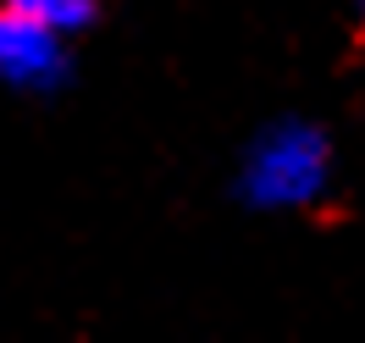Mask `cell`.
Wrapping results in <instances>:
<instances>
[{
  "instance_id": "obj_1",
  "label": "cell",
  "mask_w": 365,
  "mask_h": 343,
  "mask_svg": "<svg viewBox=\"0 0 365 343\" xmlns=\"http://www.w3.org/2000/svg\"><path fill=\"white\" fill-rule=\"evenodd\" d=\"M332 188V133L310 116H272L232 166V194L255 216H299Z\"/></svg>"
},
{
  "instance_id": "obj_2",
  "label": "cell",
  "mask_w": 365,
  "mask_h": 343,
  "mask_svg": "<svg viewBox=\"0 0 365 343\" xmlns=\"http://www.w3.org/2000/svg\"><path fill=\"white\" fill-rule=\"evenodd\" d=\"M72 39L45 28L28 11L0 6V89L28 94V100H50L72 83Z\"/></svg>"
},
{
  "instance_id": "obj_4",
  "label": "cell",
  "mask_w": 365,
  "mask_h": 343,
  "mask_svg": "<svg viewBox=\"0 0 365 343\" xmlns=\"http://www.w3.org/2000/svg\"><path fill=\"white\" fill-rule=\"evenodd\" d=\"M349 6H354V17H365V0H349Z\"/></svg>"
},
{
  "instance_id": "obj_3",
  "label": "cell",
  "mask_w": 365,
  "mask_h": 343,
  "mask_svg": "<svg viewBox=\"0 0 365 343\" xmlns=\"http://www.w3.org/2000/svg\"><path fill=\"white\" fill-rule=\"evenodd\" d=\"M0 6H11V11H28V17H39L45 28L67 34V39H83V34L100 23V0H0Z\"/></svg>"
}]
</instances>
